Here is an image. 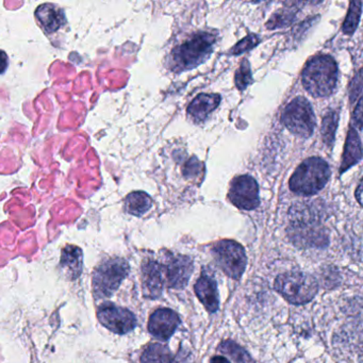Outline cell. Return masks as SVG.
<instances>
[{
    "label": "cell",
    "instance_id": "9a60e30c",
    "mask_svg": "<svg viewBox=\"0 0 363 363\" xmlns=\"http://www.w3.org/2000/svg\"><path fill=\"white\" fill-rule=\"evenodd\" d=\"M362 158V145H361L360 137L354 127H350L348 131V139H346V148H344L343 158L341 164V173H344L350 170L355 164L358 163Z\"/></svg>",
    "mask_w": 363,
    "mask_h": 363
},
{
    "label": "cell",
    "instance_id": "603a6c76",
    "mask_svg": "<svg viewBox=\"0 0 363 363\" xmlns=\"http://www.w3.org/2000/svg\"><path fill=\"white\" fill-rule=\"evenodd\" d=\"M295 18V11L294 8H288L277 12L272 16L271 20L267 22V27L269 29H276V28L287 27L292 24Z\"/></svg>",
    "mask_w": 363,
    "mask_h": 363
},
{
    "label": "cell",
    "instance_id": "cb8c5ba5",
    "mask_svg": "<svg viewBox=\"0 0 363 363\" xmlns=\"http://www.w3.org/2000/svg\"><path fill=\"white\" fill-rule=\"evenodd\" d=\"M235 82H236L237 88L240 91L245 90L249 84L253 83V76H251L249 61L244 60L241 63V66L236 73Z\"/></svg>",
    "mask_w": 363,
    "mask_h": 363
},
{
    "label": "cell",
    "instance_id": "277c9868",
    "mask_svg": "<svg viewBox=\"0 0 363 363\" xmlns=\"http://www.w3.org/2000/svg\"><path fill=\"white\" fill-rule=\"evenodd\" d=\"M276 291L281 293L289 303L303 305L313 299L318 291L316 279L301 272L281 274L274 283Z\"/></svg>",
    "mask_w": 363,
    "mask_h": 363
},
{
    "label": "cell",
    "instance_id": "4316f807",
    "mask_svg": "<svg viewBox=\"0 0 363 363\" xmlns=\"http://www.w3.org/2000/svg\"><path fill=\"white\" fill-rule=\"evenodd\" d=\"M200 166H202V164L195 157L191 158L190 161L186 162V168L184 170V175L186 177H192V176L198 175L200 173Z\"/></svg>",
    "mask_w": 363,
    "mask_h": 363
},
{
    "label": "cell",
    "instance_id": "9c48e42d",
    "mask_svg": "<svg viewBox=\"0 0 363 363\" xmlns=\"http://www.w3.org/2000/svg\"><path fill=\"white\" fill-rule=\"evenodd\" d=\"M228 198L237 208L253 210L260 205L258 184L251 176H238L231 182Z\"/></svg>",
    "mask_w": 363,
    "mask_h": 363
},
{
    "label": "cell",
    "instance_id": "f546056e",
    "mask_svg": "<svg viewBox=\"0 0 363 363\" xmlns=\"http://www.w3.org/2000/svg\"><path fill=\"white\" fill-rule=\"evenodd\" d=\"M210 363H230V361H229L226 357L216 356L211 359Z\"/></svg>",
    "mask_w": 363,
    "mask_h": 363
},
{
    "label": "cell",
    "instance_id": "8fae6325",
    "mask_svg": "<svg viewBox=\"0 0 363 363\" xmlns=\"http://www.w3.org/2000/svg\"><path fill=\"white\" fill-rule=\"evenodd\" d=\"M179 324L180 318L175 311L162 308L151 314L148 322V330L156 338L166 341L173 336Z\"/></svg>",
    "mask_w": 363,
    "mask_h": 363
},
{
    "label": "cell",
    "instance_id": "ac0fdd59",
    "mask_svg": "<svg viewBox=\"0 0 363 363\" xmlns=\"http://www.w3.org/2000/svg\"><path fill=\"white\" fill-rule=\"evenodd\" d=\"M151 204L153 200L151 196L145 192L137 191L129 194L126 198V210L133 216H141L151 208Z\"/></svg>",
    "mask_w": 363,
    "mask_h": 363
},
{
    "label": "cell",
    "instance_id": "2e32d148",
    "mask_svg": "<svg viewBox=\"0 0 363 363\" xmlns=\"http://www.w3.org/2000/svg\"><path fill=\"white\" fill-rule=\"evenodd\" d=\"M36 16L40 25L48 34L56 32L66 23L64 13L61 10L57 9L52 3H45L40 6L36 9Z\"/></svg>",
    "mask_w": 363,
    "mask_h": 363
},
{
    "label": "cell",
    "instance_id": "7c38bea8",
    "mask_svg": "<svg viewBox=\"0 0 363 363\" xmlns=\"http://www.w3.org/2000/svg\"><path fill=\"white\" fill-rule=\"evenodd\" d=\"M142 283L146 297L155 299L161 295L164 283L159 262L151 260L144 263L142 267Z\"/></svg>",
    "mask_w": 363,
    "mask_h": 363
},
{
    "label": "cell",
    "instance_id": "4fadbf2b",
    "mask_svg": "<svg viewBox=\"0 0 363 363\" xmlns=\"http://www.w3.org/2000/svg\"><path fill=\"white\" fill-rule=\"evenodd\" d=\"M195 293L207 311L214 313L220 307L218 286L212 276L202 274L195 285Z\"/></svg>",
    "mask_w": 363,
    "mask_h": 363
},
{
    "label": "cell",
    "instance_id": "52a82bcc",
    "mask_svg": "<svg viewBox=\"0 0 363 363\" xmlns=\"http://www.w3.org/2000/svg\"><path fill=\"white\" fill-rule=\"evenodd\" d=\"M212 253L218 267L230 279H240L242 277L247 263L242 245L236 241L222 240L214 244Z\"/></svg>",
    "mask_w": 363,
    "mask_h": 363
},
{
    "label": "cell",
    "instance_id": "d4e9b609",
    "mask_svg": "<svg viewBox=\"0 0 363 363\" xmlns=\"http://www.w3.org/2000/svg\"><path fill=\"white\" fill-rule=\"evenodd\" d=\"M259 42H260V38H259L258 36H255V34H249L246 38L240 40V42L230 50V54H235V56H239V54H243V52H249V50L255 48V46L258 45Z\"/></svg>",
    "mask_w": 363,
    "mask_h": 363
},
{
    "label": "cell",
    "instance_id": "d6986e66",
    "mask_svg": "<svg viewBox=\"0 0 363 363\" xmlns=\"http://www.w3.org/2000/svg\"><path fill=\"white\" fill-rule=\"evenodd\" d=\"M141 363H176L170 348L163 344L154 343L144 350Z\"/></svg>",
    "mask_w": 363,
    "mask_h": 363
},
{
    "label": "cell",
    "instance_id": "ba28073f",
    "mask_svg": "<svg viewBox=\"0 0 363 363\" xmlns=\"http://www.w3.org/2000/svg\"><path fill=\"white\" fill-rule=\"evenodd\" d=\"M160 265L164 285L170 289H182L186 287L193 273V262L184 255L168 253Z\"/></svg>",
    "mask_w": 363,
    "mask_h": 363
},
{
    "label": "cell",
    "instance_id": "8992f818",
    "mask_svg": "<svg viewBox=\"0 0 363 363\" xmlns=\"http://www.w3.org/2000/svg\"><path fill=\"white\" fill-rule=\"evenodd\" d=\"M283 125L293 135L301 138L311 137L316 127V115L312 105L304 97H296L286 107L283 117Z\"/></svg>",
    "mask_w": 363,
    "mask_h": 363
},
{
    "label": "cell",
    "instance_id": "6da1fadb",
    "mask_svg": "<svg viewBox=\"0 0 363 363\" xmlns=\"http://www.w3.org/2000/svg\"><path fill=\"white\" fill-rule=\"evenodd\" d=\"M338 66L332 57L320 54L306 64L303 72V85L314 97L329 96L338 82Z\"/></svg>",
    "mask_w": 363,
    "mask_h": 363
},
{
    "label": "cell",
    "instance_id": "7402d4cb",
    "mask_svg": "<svg viewBox=\"0 0 363 363\" xmlns=\"http://www.w3.org/2000/svg\"><path fill=\"white\" fill-rule=\"evenodd\" d=\"M338 123L339 117L334 111H330L324 117L323 125H322V135H323V141L328 146H332L334 144Z\"/></svg>",
    "mask_w": 363,
    "mask_h": 363
},
{
    "label": "cell",
    "instance_id": "44dd1931",
    "mask_svg": "<svg viewBox=\"0 0 363 363\" xmlns=\"http://www.w3.org/2000/svg\"><path fill=\"white\" fill-rule=\"evenodd\" d=\"M220 350L236 361L237 363H253L249 354L233 341H224L220 346Z\"/></svg>",
    "mask_w": 363,
    "mask_h": 363
},
{
    "label": "cell",
    "instance_id": "4dcf8cb0",
    "mask_svg": "<svg viewBox=\"0 0 363 363\" xmlns=\"http://www.w3.org/2000/svg\"><path fill=\"white\" fill-rule=\"evenodd\" d=\"M361 191H362V186H361V182L359 184L358 188H357V200H358L359 204H361Z\"/></svg>",
    "mask_w": 363,
    "mask_h": 363
},
{
    "label": "cell",
    "instance_id": "f1b7e54d",
    "mask_svg": "<svg viewBox=\"0 0 363 363\" xmlns=\"http://www.w3.org/2000/svg\"><path fill=\"white\" fill-rule=\"evenodd\" d=\"M8 68V56L5 52L0 50V74H3Z\"/></svg>",
    "mask_w": 363,
    "mask_h": 363
},
{
    "label": "cell",
    "instance_id": "7a4b0ae2",
    "mask_svg": "<svg viewBox=\"0 0 363 363\" xmlns=\"http://www.w3.org/2000/svg\"><path fill=\"white\" fill-rule=\"evenodd\" d=\"M330 175L332 172L325 160L308 158L296 168L290 178L289 186L292 192L299 195H314L327 184Z\"/></svg>",
    "mask_w": 363,
    "mask_h": 363
},
{
    "label": "cell",
    "instance_id": "5b68a950",
    "mask_svg": "<svg viewBox=\"0 0 363 363\" xmlns=\"http://www.w3.org/2000/svg\"><path fill=\"white\" fill-rule=\"evenodd\" d=\"M129 273V265L124 259H109L95 269L93 290L97 298L110 297L119 289Z\"/></svg>",
    "mask_w": 363,
    "mask_h": 363
},
{
    "label": "cell",
    "instance_id": "484cf974",
    "mask_svg": "<svg viewBox=\"0 0 363 363\" xmlns=\"http://www.w3.org/2000/svg\"><path fill=\"white\" fill-rule=\"evenodd\" d=\"M361 92H362V71H359L358 74L355 76L350 85V101H356V98H360Z\"/></svg>",
    "mask_w": 363,
    "mask_h": 363
},
{
    "label": "cell",
    "instance_id": "83f0119b",
    "mask_svg": "<svg viewBox=\"0 0 363 363\" xmlns=\"http://www.w3.org/2000/svg\"><path fill=\"white\" fill-rule=\"evenodd\" d=\"M354 119L357 129L361 131V128H362V98L361 97L357 103L356 108H355Z\"/></svg>",
    "mask_w": 363,
    "mask_h": 363
},
{
    "label": "cell",
    "instance_id": "3957f363",
    "mask_svg": "<svg viewBox=\"0 0 363 363\" xmlns=\"http://www.w3.org/2000/svg\"><path fill=\"white\" fill-rule=\"evenodd\" d=\"M216 36L208 32L194 34L173 52V68L176 72L192 70L204 63L213 52Z\"/></svg>",
    "mask_w": 363,
    "mask_h": 363
},
{
    "label": "cell",
    "instance_id": "30bf717a",
    "mask_svg": "<svg viewBox=\"0 0 363 363\" xmlns=\"http://www.w3.org/2000/svg\"><path fill=\"white\" fill-rule=\"evenodd\" d=\"M99 322L111 332L125 334L137 326V318L133 312L111 303L103 304L98 308Z\"/></svg>",
    "mask_w": 363,
    "mask_h": 363
},
{
    "label": "cell",
    "instance_id": "e0dca14e",
    "mask_svg": "<svg viewBox=\"0 0 363 363\" xmlns=\"http://www.w3.org/2000/svg\"><path fill=\"white\" fill-rule=\"evenodd\" d=\"M82 251L75 245H68L61 255V267L66 269L71 279H76L82 271Z\"/></svg>",
    "mask_w": 363,
    "mask_h": 363
},
{
    "label": "cell",
    "instance_id": "5bb4252c",
    "mask_svg": "<svg viewBox=\"0 0 363 363\" xmlns=\"http://www.w3.org/2000/svg\"><path fill=\"white\" fill-rule=\"evenodd\" d=\"M221 96L218 94H200L188 107V117L195 124L202 123L218 108Z\"/></svg>",
    "mask_w": 363,
    "mask_h": 363
},
{
    "label": "cell",
    "instance_id": "ffe728a7",
    "mask_svg": "<svg viewBox=\"0 0 363 363\" xmlns=\"http://www.w3.org/2000/svg\"><path fill=\"white\" fill-rule=\"evenodd\" d=\"M361 13H362V3L361 1H353L350 5L346 20H344L343 30L344 34L348 36H352L356 31L358 27L359 22H360Z\"/></svg>",
    "mask_w": 363,
    "mask_h": 363
}]
</instances>
